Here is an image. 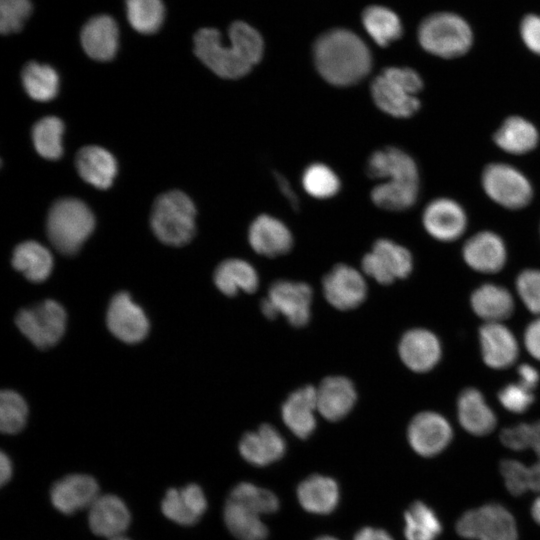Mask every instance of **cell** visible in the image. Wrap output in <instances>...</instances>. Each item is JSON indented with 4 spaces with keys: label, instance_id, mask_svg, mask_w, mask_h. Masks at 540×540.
<instances>
[{
    "label": "cell",
    "instance_id": "d6986e66",
    "mask_svg": "<svg viewBox=\"0 0 540 540\" xmlns=\"http://www.w3.org/2000/svg\"><path fill=\"white\" fill-rule=\"evenodd\" d=\"M207 506L204 491L195 483L180 489H168L161 502L163 514L182 526L195 525L206 512Z\"/></svg>",
    "mask_w": 540,
    "mask_h": 540
},
{
    "label": "cell",
    "instance_id": "4dcf8cb0",
    "mask_svg": "<svg viewBox=\"0 0 540 540\" xmlns=\"http://www.w3.org/2000/svg\"><path fill=\"white\" fill-rule=\"evenodd\" d=\"M474 313L485 322H501L514 311V300L505 287L485 283L473 291L470 298Z\"/></svg>",
    "mask_w": 540,
    "mask_h": 540
},
{
    "label": "cell",
    "instance_id": "ba28073f",
    "mask_svg": "<svg viewBox=\"0 0 540 540\" xmlns=\"http://www.w3.org/2000/svg\"><path fill=\"white\" fill-rule=\"evenodd\" d=\"M66 320L65 309L54 300L24 308L16 316L19 330L38 348L55 345L65 332Z\"/></svg>",
    "mask_w": 540,
    "mask_h": 540
},
{
    "label": "cell",
    "instance_id": "b9f144b4",
    "mask_svg": "<svg viewBox=\"0 0 540 540\" xmlns=\"http://www.w3.org/2000/svg\"><path fill=\"white\" fill-rule=\"evenodd\" d=\"M126 14L131 26L143 34L156 32L165 15L161 0H125Z\"/></svg>",
    "mask_w": 540,
    "mask_h": 540
},
{
    "label": "cell",
    "instance_id": "30bf717a",
    "mask_svg": "<svg viewBox=\"0 0 540 540\" xmlns=\"http://www.w3.org/2000/svg\"><path fill=\"white\" fill-rule=\"evenodd\" d=\"M362 269L380 284H391L411 273L413 259L405 247L388 239H379L371 252L363 257Z\"/></svg>",
    "mask_w": 540,
    "mask_h": 540
},
{
    "label": "cell",
    "instance_id": "94428289",
    "mask_svg": "<svg viewBox=\"0 0 540 540\" xmlns=\"http://www.w3.org/2000/svg\"><path fill=\"white\" fill-rule=\"evenodd\" d=\"M315 540H339V539L330 535H322V536L317 537Z\"/></svg>",
    "mask_w": 540,
    "mask_h": 540
},
{
    "label": "cell",
    "instance_id": "681fc988",
    "mask_svg": "<svg viewBox=\"0 0 540 540\" xmlns=\"http://www.w3.org/2000/svg\"><path fill=\"white\" fill-rule=\"evenodd\" d=\"M532 432V423H519L502 429L500 440L504 446L521 451L530 448Z\"/></svg>",
    "mask_w": 540,
    "mask_h": 540
},
{
    "label": "cell",
    "instance_id": "d4e9b609",
    "mask_svg": "<svg viewBox=\"0 0 540 540\" xmlns=\"http://www.w3.org/2000/svg\"><path fill=\"white\" fill-rule=\"evenodd\" d=\"M248 239L253 250L267 257L287 253L293 244L289 229L269 215L258 216L250 225Z\"/></svg>",
    "mask_w": 540,
    "mask_h": 540
},
{
    "label": "cell",
    "instance_id": "f35d334b",
    "mask_svg": "<svg viewBox=\"0 0 540 540\" xmlns=\"http://www.w3.org/2000/svg\"><path fill=\"white\" fill-rule=\"evenodd\" d=\"M418 190L419 183L385 181L372 189L371 199L381 209L402 211L415 203Z\"/></svg>",
    "mask_w": 540,
    "mask_h": 540
},
{
    "label": "cell",
    "instance_id": "c3c4849f",
    "mask_svg": "<svg viewBox=\"0 0 540 540\" xmlns=\"http://www.w3.org/2000/svg\"><path fill=\"white\" fill-rule=\"evenodd\" d=\"M498 400L509 412L521 414L529 409L535 397L533 391L518 382L505 385L498 392Z\"/></svg>",
    "mask_w": 540,
    "mask_h": 540
},
{
    "label": "cell",
    "instance_id": "74e56055",
    "mask_svg": "<svg viewBox=\"0 0 540 540\" xmlns=\"http://www.w3.org/2000/svg\"><path fill=\"white\" fill-rule=\"evenodd\" d=\"M22 82L27 94L37 101H50L59 89V77L54 68L38 62H29L22 71Z\"/></svg>",
    "mask_w": 540,
    "mask_h": 540
},
{
    "label": "cell",
    "instance_id": "6f0895ef",
    "mask_svg": "<svg viewBox=\"0 0 540 540\" xmlns=\"http://www.w3.org/2000/svg\"><path fill=\"white\" fill-rule=\"evenodd\" d=\"M533 432L530 448L533 449L537 456V460L540 461V420L532 423Z\"/></svg>",
    "mask_w": 540,
    "mask_h": 540
},
{
    "label": "cell",
    "instance_id": "7c38bea8",
    "mask_svg": "<svg viewBox=\"0 0 540 540\" xmlns=\"http://www.w3.org/2000/svg\"><path fill=\"white\" fill-rule=\"evenodd\" d=\"M326 300L339 310L358 307L366 298L367 286L362 275L353 267L338 264L323 278Z\"/></svg>",
    "mask_w": 540,
    "mask_h": 540
},
{
    "label": "cell",
    "instance_id": "f1b7e54d",
    "mask_svg": "<svg viewBox=\"0 0 540 540\" xmlns=\"http://www.w3.org/2000/svg\"><path fill=\"white\" fill-rule=\"evenodd\" d=\"M81 42L91 58L98 61L111 60L117 53L119 43L115 20L107 15L91 18L82 29Z\"/></svg>",
    "mask_w": 540,
    "mask_h": 540
},
{
    "label": "cell",
    "instance_id": "d590c367",
    "mask_svg": "<svg viewBox=\"0 0 540 540\" xmlns=\"http://www.w3.org/2000/svg\"><path fill=\"white\" fill-rule=\"evenodd\" d=\"M442 523L435 511L422 501H414L404 513L406 540H436L442 533Z\"/></svg>",
    "mask_w": 540,
    "mask_h": 540
},
{
    "label": "cell",
    "instance_id": "f546056e",
    "mask_svg": "<svg viewBox=\"0 0 540 540\" xmlns=\"http://www.w3.org/2000/svg\"><path fill=\"white\" fill-rule=\"evenodd\" d=\"M76 168L80 177L99 189L109 188L117 174L114 156L99 146H86L76 155Z\"/></svg>",
    "mask_w": 540,
    "mask_h": 540
},
{
    "label": "cell",
    "instance_id": "d6a6232c",
    "mask_svg": "<svg viewBox=\"0 0 540 540\" xmlns=\"http://www.w3.org/2000/svg\"><path fill=\"white\" fill-rule=\"evenodd\" d=\"M536 127L520 116L508 117L494 134V142L503 151L520 155L533 150L538 143Z\"/></svg>",
    "mask_w": 540,
    "mask_h": 540
},
{
    "label": "cell",
    "instance_id": "1f68e13d",
    "mask_svg": "<svg viewBox=\"0 0 540 540\" xmlns=\"http://www.w3.org/2000/svg\"><path fill=\"white\" fill-rule=\"evenodd\" d=\"M223 519L229 532L238 540H266L269 530L260 515L243 504L227 498Z\"/></svg>",
    "mask_w": 540,
    "mask_h": 540
},
{
    "label": "cell",
    "instance_id": "8d00e7d4",
    "mask_svg": "<svg viewBox=\"0 0 540 540\" xmlns=\"http://www.w3.org/2000/svg\"><path fill=\"white\" fill-rule=\"evenodd\" d=\"M362 22L371 38L382 47L395 41L402 34L399 17L390 9L382 6L366 8L362 15Z\"/></svg>",
    "mask_w": 540,
    "mask_h": 540
},
{
    "label": "cell",
    "instance_id": "4fadbf2b",
    "mask_svg": "<svg viewBox=\"0 0 540 540\" xmlns=\"http://www.w3.org/2000/svg\"><path fill=\"white\" fill-rule=\"evenodd\" d=\"M110 332L126 343L143 340L149 331V321L139 305L125 292L116 294L107 311Z\"/></svg>",
    "mask_w": 540,
    "mask_h": 540
},
{
    "label": "cell",
    "instance_id": "6da1fadb",
    "mask_svg": "<svg viewBox=\"0 0 540 540\" xmlns=\"http://www.w3.org/2000/svg\"><path fill=\"white\" fill-rule=\"evenodd\" d=\"M228 36L230 43L225 45L218 30L200 29L194 37V52L216 75L237 79L261 60L264 44L257 30L242 21L232 23Z\"/></svg>",
    "mask_w": 540,
    "mask_h": 540
},
{
    "label": "cell",
    "instance_id": "8fae6325",
    "mask_svg": "<svg viewBox=\"0 0 540 540\" xmlns=\"http://www.w3.org/2000/svg\"><path fill=\"white\" fill-rule=\"evenodd\" d=\"M453 438L450 423L441 414L424 411L408 425L407 439L412 449L423 457H433L447 448Z\"/></svg>",
    "mask_w": 540,
    "mask_h": 540
},
{
    "label": "cell",
    "instance_id": "db71d44e",
    "mask_svg": "<svg viewBox=\"0 0 540 540\" xmlns=\"http://www.w3.org/2000/svg\"><path fill=\"white\" fill-rule=\"evenodd\" d=\"M353 540H394V538L384 529L367 526L357 531Z\"/></svg>",
    "mask_w": 540,
    "mask_h": 540
},
{
    "label": "cell",
    "instance_id": "cb8c5ba5",
    "mask_svg": "<svg viewBox=\"0 0 540 540\" xmlns=\"http://www.w3.org/2000/svg\"><path fill=\"white\" fill-rule=\"evenodd\" d=\"M357 394L353 383L342 376L325 378L316 389L317 410L329 421H339L353 408Z\"/></svg>",
    "mask_w": 540,
    "mask_h": 540
},
{
    "label": "cell",
    "instance_id": "836d02e7",
    "mask_svg": "<svg viewBox=\"0 0 540 540\" xmlns=\"http://www.w3.org/2000/svg\"><path fill=\"white\" fill-rule=\"evenodd\" d=\"M214 282L217 288L227 296H234L240 290L253 293L259 284L255 269L241 259L223 261L215 270Z\"/></svg>",
    "mask_w": 540,
    "mask_h": 540
},
{
    "label": "cell",
    "instance_id": "3957f363",
    "mask_svg": "<svg viewBox=\"0 0 540 540\" xmlns=\"http://www.w3.org/2000/svg\"><path fill=\"white\" fill-rule=\"evenodd\" d=\"M423 87L419 74L408 67L384 69L371 84V95L379 109L398 118H408L420 108L417 97Z\"/></svg>",
    "mask_w": 540,
    "mask_h": 540
},
{
    "label": "cell",
    "instance_id": "9f6ffc18",
    "mask_svg": "<svg viewBox=\"0 0 540 540\" xmlns=\"http://www.w3.org/2000/svg\"><path fill=\"white\" fill-rule=\"evenodd\" d=\"M13 466L10 458L4 452L0 455V482L5 485L12 477Z\"/></svg>",
    "mask_w": 540,
    "mask_h": 540
},
{
    "label": "cell",
    "instance_id": "603a6c76",
    "mask_svg": "<svg viewBox=\"0 0 540 540\" xmlns=\"http://www.w3.org/2000/svg\"><path fill=\"white\" fill-rule=\"evenodd\" d=\"M367 174L373 179L384 178L390 182L419 183L415 161L395 147L375 151L368 159Z\"/></svg>",
    "mask_w": 540,
    "mask_h": 540
},
{
    "label": "cell",
    "instance_id": "7a4b0ae2",
    "mask_svg": "<svg viewBox=\"0 0 540 540\" xmlns=\"http://www.w3.org/2000/svg\"><path fill=\"white\" fill-rule=\"evenodd\" d=\"M313 56L319 74L335 86L358 83L372 67V57L366 44L346 29L322 34L314 44Z\"/></svg>",
    "mask_w": 540,
    "mask_h": 540
},
{
    "label": "cell",
    "instance_id": "ac0fdd59",
    "mask_svg": "<svg viewBox=\"0 0 540 540\" xmlns=\"http://www.w3.org/2000/svg\"><path fill=\"white\" fill-rule=\"evenodd\" d=\"M399 355L412 371L424 373L433 369L441 359L442 347L431 331L415 328L407 331L399 343Z\"/></svg>",
    "mask_w": 540,
    "mask_h": 540
},
{
    "label": "cell",
    "instance_id": "bcb514c9",
    "mask_svg": "<svg viewBox=\"0 0 540 540\" xmlns=\"http://www.w3.org/2000/svg\"><path fill=\"white\" fill-rule=\"evenodd\" d=\"M32 12L30 0H0V30L3 34L18 32Z\"/></svg>",
    "mask_w": 540,
    "mask_h": 540
},
{
    "label": "cell",
    "instance_id": "6125c7cd",
    "mask_svg": "<svg viewBox=\"0 0 540 540\" xmlns=\"http://www.w3.org/2000/svg\"><path fill=\"white\" fill-rule=\"evenodd\" d=\"M109 540H131V539L121 535V536H118V537H115V538H111Z\"/></svg>",
    "mask_w": 540,
    "mask_h": 540
},
{
    "label": "cell",
    "instance_id": "484cf974",
    "mask_svg": "<svg viewBox=\"0 0 540 540\" xmlns=\"http://www.w3.org/2000/svg\"><path fill=\"white\" fill-rule=\"evenodd\" d=\"M316 389L304 386L291 393L283 403L281 413L285 425L300 439L308 438L316 428Z\"/></svg>",
    "mask_w": 540,
    "mask_h": 540
},
{
    "label": "cell",
    "instance_id": "f5cc1de1",
    "mask_svg": "<svg viewBox=\"0 0 540 540\" xmlns=\"http://www.w3.org/2000/svg\"><path fill=\"white\" fill-rule=\"evenodd\" d=\"M517 373L519 375V383H521L523 386L531 391L537 387L540 380V375L535 367L527 363H523L519 365Z\"/></svg>",
    "mask_w": 540,
    "mask_h": 540
},
{
    "label": "cell",
    "instance_id": "816d5d0a",
    "mask_svg": "<svg viewBox=\"0 0 540 540\" xmlns=\"http://www.w3.org/2000/svg\"><path fill=\"white\" fill-rule=\"evenodd\" d=\"M524 345L529 354L540 361V317L526 327Z\"/></svg>",
    "mask_w": 540,
    "mask_h": 540
},
{
    "label": "cell",
    "instance_id": "9c48e42d",
    "mask_svg": "<svg viewBox=\"0 0 540 540\" xmlns=\"http://www.w3.org/2000/svg\"><path fill=\"white\" fill-rule=\"evenodd\" d=\"M486 194L497 204L519 209L529 204L533 196L529 180L516 168L505 163H492L482 174Z\"/></svg>",
    "mask_w": 540,
    "mask_h": 540
},
{
    "label": "cell",
    "instance_id": "9a60e30c",
    "mask_svg": "<svg viewBox=\"0 0 540 540\" xmlns=\"http://www.w3.org/2000/svg\"><path fill=\"white\" fill-rule=\"evenodd\" d=\"M99 496V485L90 475L70 474L57 480L50 489L53 506L70 515L89 508Z\"/></svg>",
    "mask_w": 540,
    "mask_h": 540
},
{
    "label": "cell",
    "instance_id": "f6af8a7d",
    "mask_svg": "<svg viewBox=\"0 0 540 540\" xmlns=\"http://www.w3.org/2000/svg\"><path fill=\"white\" fill-rule=\"evenodd\" d=\"M28 408L24 399L12 390L0 395V428L3 433L14 434L25 426Z\"/></svg>",
    "mask_w": 540,
    "mask_h": 540
},
{
    "label": "cell",
    "instance_id": "ffe728a7",
    "mask_svg": "<svg viewBox=\"0 0 540 540\" xmlns=\"http://www.w3.org/2000/svg\"><path fill=\"white\" fill-rule=\"evenodd\" d=\"M88 509L89 527L98 536L115 538L123 535L129 527V509L118 496L99 495Z\"/></svg>",
    "mask_w": 540,
    "mask_h": 540
},
{
    "label": "cell",
    "instance_id": "7402d4cb",
    "mask_svg": "<svg viewBox=\"0 0 540 540\" xmlns=\"http://www.w3.org/2000/svg\"><path fill=\"white\" fill-rule=\"evenodd\" d=\"M462 255L469 267L482 273H496L506 262V247L495 233L483 231L469 238L463 246Z\"/></svg>",
    "mask_w": 540,
    "mask_h": 540
},
{
    "label": "cell",
    "instance_id": "8992f818",
    "mask_svg": "<svg viewBox=\"0 0 540 540\" xmlns=\"http://www.w3.org/2000/svg\"><path fill=\"white\" fill-rule=\"evenodd\" d=\"M421 46L442 58L465 54L472 44V32L461 17L452 13H437L426 18L419 27Z\"/></svg>",
    "mask_w": 540,
    "mask_h": 540
},
{
    "label": "cell",
    "instance_id": "680465c9",
    "mask_svg": "<svg viewBox=\"0 0 540 540\" xmlns=\"http://www.w3.org/2000/svg\"><path fill=\"white\" fill-rule=\"evenodd\" d=\"M260 307L264 316L269 319H274L278 315L268 298L262 299Z\"/></svg>",
    "mask_w": 540,
    "mask_h": 540
},
{
    "label": "cell",
    "instance_id": "91938a15",
    "mask_svg": "<svg viewBox=\"0 0 540 540\" xmlns=\"http://www.w3.org/2000/svg\"><path fill=\"white\" fill-rule=\"evenodd\" d=\"M531 515L535 522L540 524V496L535 499L531 506Z\"/></svg>",
    "mask_w": 540,
    "mask_h": 540
},
{
    "label": "cell",
    "instance_id": "e575fe53",
    "mask_svg": "<svg viewBox=\"0 0 540 540\" xmlns=\"http://www.w3.org/2000/svg\"><path fill=\"white\" fill-rule=\"evenodd\" d=\"M12 265L30 281L42 282L51 274L53 257L42 244L36 241H26L15 248Z\"/></svg>",
    "mask_w": 540,
    "mask_h": 540
},
{
    "label": "cell",
    "instance_id": "e0dca14e",
    "mask_svg": "<svg viewBox=\"0 0 540 540\" xmlns=\"http://www.w3.org/2000/svg\"><path fill=\"white\" fill-rule=\"evenodd\" d=\"M479 343L484 363L493 369L508 368L518 358L517 339L501 322H485L479 329Z\"/></svg>",
    "mask_w": 540,
    "mask_h": 540
},
{
    "label": "cell",
    "instance_id": "83f0119b",
    "mask_svg": "<svg viewBox=\"0 0 540 540\" xmlns=\"http://www.w3.org/2000/svg\"><path fill=\"white\" fill-rule=\"evenodd\" d=\"M296 494L301 507L317 515L330 514L340 501V489L336 480L321 474H313L302 480Z\"/></svg>",
    "mask_w": 540,
    "mask_h": 540
},
{
    "label": "cell",
    "instance_id": "5b68a950",
    "mask_svg": "<svg viewBox=\"0 0 540 540\" xmlns=\"http://www.w3.org/2000/svg\"><path fill=\"white\" fill-rule=\"evenodd\" d=\"M195 215V206L186 194L170 191L155 200L151 227L163 243L181 246L188 243L194 235Z\"/></svg>",
    "mask_w": 540,
    "mask_h": 540
},
{
    "label": "cell",
    "instance_id": "277c9868",
    "mask_svg": "<svg viewBox=\"0 0 540 540\" xmlns=\"http://www.w3.org/2000/svg\"><path fill=\"white\" fill-rule=\"evenodd\" d=\"M94 226V215L84 202L62 198L50 208L46 228L52 245L62 254L72 255L78 252Z\"/></svg>",
    "mask_w": 540,
    "mask_h": 540
},
{
    "label": "cell",
    "instance_id": "5bb4252c",
    "mask_svg": "<svg viewBox=\"0 0 540 540\" xmlns=\"http://www.w3.org/2000/svg\"><path fill=\"white\" fill-rule=\"evenodd\" d=\"M267 298L291 325L302 327L309 322L312 289L308 284L278 280L270 286Z\"/></svg>",
    "mask_w": 540,
    "mask_h": 540
},
{
    "label": "cell",
    "instance_id": "60d3db41",
    "mask_svg": "<svg viewBox=\"0 0 540 540\" xmlns=\"http://www.w3.org/2000/svg\"><path fill=\"white\" fill-rule=\"evenodd\" d=\"M63 122L55 116L40 119L33 127L32 138L35 149L44 158L56 160L63 152Z\"/></svg>",
    "mask_w": 540,
    "mask_h": 540
},
{
    "label": "cell",
    "instance_id": "ee69618b",
    "mask_svg": "<svg viewBox=\"0 0 540 540\" xmlns=\"http://www.w3.org/2000/svg\"><path fill=\"white\" fill-rule=\"evenodd\" d=\"M302 184L309 195L319 199L334 196L340 188L337 175L321 163H315L306 168Z\"/></svg>",
    "mask_w": 540,
    "mask_h": 540
},
{
    "label": "cell",
    "instance_id": "f907efd6",
    "mask_svg": "<svg viewBox=\"0 0 540 540\" xmlns=\"http://www.w3.org/2000/svg\"><path fill=\"white\" fill-rule=\"evenodd\" d=\"M520 31L525 45L540 55V16H526L521 23Z\"/></svg>",
    "mask_w": 540,
    "mask_h": 540
},
{
    "label": "cell",
    "instance_id": "7bdbcfd3",
    "mask_svg": "<svg viewBox=\"0 0 540 540\" xmlns=\"http://www.w3.org/2000/svg\"><path fill=\"white\" fill-rule=\"evenodd\" d=\"M229 498L243 504L259 515L272 514L280 508L279 499L274 492L250 482H240L235 485L229 494Z\"/></svg>",
    "mask_w": 540,
    "mask_h": 540
},
{
    "label": "cell",
    "instance_id": "ab89813d",
    "mask_svg": "<svg viewBox=\"0 0 540 540\" xmlns=\"http://www.w3.org/2000/svg\"><path fill=\"white\" fill-rule=\"evenodd\" d=\"M500 472L508 491L515 496L528 490L540 491V461L527 466L515 459H504Z\"/></svg>",
    "mask_w": 540,
    "mask_h": 540
},
{
    "label": "cell",
    "instance_id": "11a10c76",
    "mask_svg": "<svg viewBox=\"0 0 540 540\" xmlns=\"http://www.w3.org/2000/svg\"><path fill=\"white\" fill-rule=\"evenodd\" d=\"M274 176L281 193L286 197L290 205L296 210L299 206V201L289 181L278 172H275Z\"/></svg>",
    "mask_w": 540,
    "mask_h": 540
},
{
    "label": "cell",
    "instance_id": "7dc6e473",
    "mask_svg": "<svg viewBox=\"0 0 540 540\" xmlns=\"http://www.w3.org/2000/svg\"><path fill=\"white\" fill-rule=\"evenodd\" d=\"M516 290L526 308L540 315V270L522 271L516 279Z\"/></svg>",
    "mask_w": 540,
    "mask_h": 540
},
{
    "label": "cell",
    "instance_id": "2e32d148",
    "mask_svg": "<svg viewBox=\"0 0 540 540\" xmlns=\"http://www.w3.org/2000/svg\"><path fill=\"white\" fill-rule=\"evenodd\" d=\"M422 222L426 231L435 239L450 242L464 233L467 217L463 208L449 198H437L423 211Z\"/></svg>",
    "mask_w": 540,
    "mask_h": 540
},
{
    "label": "cell",
    "instance_id": "4316f807",
    "mask_svg": "<svg viewBox=\"0 0 540 540\" xmlns=\"http://www.w3.org/2000/svg\"><path fill=\"white\" fill-rule=\"evenodd\" d=\"M457 417L462 428L474 436L488 435L497 424V417L483 394L472 387L464 389L459 394Z\"/></svg>",
    "mask_w": 540,
    "mask_h": 540
},
{
    "label": "cell",
    "instance_id": "44dd1931",
    "mask_svg": "<svg viewBox=\"0 0 540 540\" xmlns=\"http://www.w3.org/2000/svg\"><path fill=\"white\" fill-rule=\"evenodd\" d=\"M239 452L249 464L263 467L284 456L286 442L273 426L263 424L256 431L248 432L241 438Z\"/></svg>",
    "mask_w": 540,
    "mask_h": 540
},
{
    "label": "cell",
    "instance_id": "52a82bcc",
    "mask_svg": "<svg viewBox=\"0 0 540 540\" xmlns=\"http://www.w3.org/2000/svg\"><path fill=\"white\" fill-rule=\"evenodd\" d=\"M455 529L465 539L518 540L513 515L497 503H488L464 512L457 520Z\"/></svg>",
    "mask_w": 540,
    "mask_h": 540
}]
</instances>
